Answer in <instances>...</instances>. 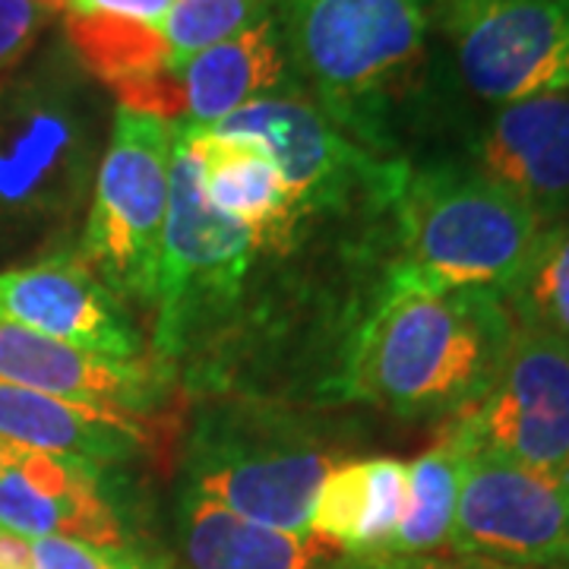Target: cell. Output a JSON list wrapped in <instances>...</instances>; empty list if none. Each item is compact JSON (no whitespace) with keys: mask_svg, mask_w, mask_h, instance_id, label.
Segmentation results:
<instances>
[{"mask_svg":"<svg viewBox=\"0 0 569 569\" xmlns=\"http://www.w3.org/2000/svg\"><path fill=\"white\" fill-rule=\"evenodd\" d=\"M272 7L276 0H171L164 20L159 22L171 70L206 48L269 20Z\"/></svg>","mask_w":569,"mask_h":569,"instance_id":"cell-24","label":"cell"},{"mask_svg":"<svg viewBox=\"0 0 569 569\" xmlns=\"http://www.w3.org/2000/svg\"><path fill=\"white\" fill-rule=\"evenodd\" d=\"M63 44L82 73L123 104L137 89L171 70L159 22L108 13H63Z\"/></svg>","mask_w":569,"mask_h":569,"instance_id":"cell-21","label":"cell"},{"mask_svg":"<svg viewBox=\"0 0 569 569\" xmlns=\"http://www.w3.org/2000/svg\"><path fill=\"white\" fill-rule=\"evenodd\" d=\"M339 462V430L310 415L212 402L187 433L183 488L266 529L310 531L317 490Z\"/></svg>","mask_w":569,"mask_h":569,"instance_id":"cell-4","label":"cell"},{"mask_svg":"<svg viewBox=\"0 0 569 569\" xmlns=\"http://www.w3.org/2000/svg\"><path fill=\"white\" fill-rule=\"evenodd\" d=\"M471 168L522 200L541 224L569 219V96L493 108L471 140Z\"/></svg>","mask_w":569,"mask_h":569,"instance_id":"cell-15","label":"cell"},{"mask_svg":"<svg viewBox=\"0 0 569 569\" xmlns=\"http://www.w3.org/2000/svg\"><path fill=\"white\" fill-rule=\"evenodd\" d=\"M0 440L36 452L77 456L104 468L133 459L142 449L146 427L140 418L63 402L0 380Z\"/></svg>","mask_w":569,"mask_h":569,"instance_id":"cell-19","label":"cell"},{"mask_svg":"<svg viewBox=\"0 0 569 569\" xmlns=\"http://www.w3.org/2000/svg\"><path fill=\"white\" fill-rule=\"evenodd\" d=\"M200 193L212 209L250 231L260 250H288L301 231L282 171L263 142L212 127H181Z\"/></svg>","mask_w":569,"mask_h":569,"instance_id":"cell-17","label":"cell"},{"mask_svg":"<svg viewBox=\"0 0 569 569\" xmlns=\"http://www.w3.org/2000/svg\"><path fill=\"white\" fill-rule=\"evenodd\" d=\"M433 22L478 102L569 96V0H437Z\"/></svg>","mask_w":569,"mask_h":569,"instance_id":"cell-9","label":"cell"},{"mask_svg":"<svg viewBox=\"0 0 569 569\" xmlns=\"http://www.w3.org/2000/svg\"><path fill=\"white\" fill-rule=\"evenodd\" d=\"M295 70L276 13L137 89L118 108L181 127H216L244 104L295 89Z\"/></svg>","mask_w":569,"mask_h":569,"instance_id":"cell-12","label":"cell"},{"mask_svg":"<svg viewBox=\"0 0 569 569\" xmlns=\"http://www.w3.org/2000/svg\"><path fill=\"white\" fill-rule=\"evenodd\" d=\"M471 449L466 430L447 421L443 437L408 466L406 509L383 557H427L447 548Z\"/></svg>","mask_w":569,"mask_h":569,"instance_id":"cell-22","label":"cell"},{"mask_svg":"<svg viewBox=\"0 0 569 569\" xmlns=\"http://www.w3.org/2000/svg\"><path fill=\"white\" fill-rule=\"evenodd\" d=\"M0 320L102 358L140 361L137 326L73 250L0 269Z\"/></svg>","mask_w":569,"mask_h":569,"instance_id":"cell-13","label":"cell"},{"mask_svg":"<svg viewBox=\"0 0 569 569\" xmlns=\"http://www.w3.org/2000/svg\"><path fill=\"white\" fill-rule=\"evenodd\" d=\"M396 212L399 260L389 282L415 291L507 288L541 234V219L471 164L411 168Z\"/></svg>","mask_w":569,"mask_h":569,"instance_id":"cell-5","label":"cell"},{"mask_svg":"<svg viewBox=\"0 0 569 569\" xmlns=\"http://www.w3.org/2000/svg\"><path fill=\"white\" fill-rule=\"evenodd\" d=\"M171 0H63L61 13H108L121 20L162 22Z\"/></svg>","mask_w":569,"mask_h":569,"instance_id":"cell-27","label":"cell"},{"mask_svg":"<svg viewBox=\"0 0 569 569\" xmlns=\"http://www.w3.org/2000/svg\"><path fill=\"white\" fill-rule=\"evenodd\" d=\"M250 231L206 203L197 168L174 123L171 200L156 288V351L164 365L183 361L234 313L253 263Z\"/></svg>","mask_w":569,"mask_h":569,"instance_id":"cell-7","label":"cell"},{"mask_svg":"<svg viewBox=\"0 0 569 569\" xmlns=\"http://www.w3.org/2000/svg\"><path fill=\"white\" fill-rule=\"evenodd\" d=\"M0 529L26 541L73 538L99 548H130L121 512L104 493V468L17 447L0 471Z\"/></svg>","mask_w":569,"mask_h":569,"instance_id":"cell-14","label":"cell"},{"mask_svg":"<svg viewBox=\"0 0 569 569\" xmlns=\"http://www.w3.org/2000/svg\"><path fill=\"white\" fill-rule=\"evenodd\" d=\"M408 466L392 456L342 459L317 490L310 531L361 557H383L406 509Z\"/></svg>","mask_w":569,"mask_h":569,"instance_id":"cell-20","label":"cell"},{"mask_svg":"<svg viewBox=\"0 0 569 569\" xmlns=\"http://www.w3.org/2000/svg\"><path fill=\"white\" fill-rule=\"evenodd\" d=\"M108 133L102 92L63 41L0 82V263H10L7 269L70 250Z\"/></svg>","mask_w":569,"mask_h":569,"instance_id":"cell-1","label":"cell"},{"mask_svg":"<svg viewBox=\"0 0 569 569\" xmlns=\"http://www.w3.org/2000/svg\"><path fill=\"white\" fill-rule=\"evenodd\" d=\"M36 569H164L133 548H99L73 538H39L32 541Z\"/></svg>","mask_w":569,"mask_h":569,"instance_id":"cell-26","label":"cell"},{"mask_svg":"<svg viewBox=\"0 0 569 569\" xmlns=\"http://www.w3.org/2000/svg\"><path fill=\"white\" fill-rule=\"evenodd\" d=\"M178 548L187 569H361V553L317 531L266 529L187 488L178 497Z\"/></svg>","mask_w":569,"mask_h":569,"instance_id":"cell-18","label":"cell"},{"mask_svg":"<svg viewBox=\"0 0 569 569\" xmlns=\"http://www.w3.org/2000/svg\"><path fill=\"white\" fill-rule=\"evenodd\" d=\"M361 569H516L497 567L485 560H466V557H361Z\"/></svg>","mask_w":569,"mask_h":569,"instance_id":"cell-28","label":"cell"},{"mask_svg":"<svg viewBox=\"0 0 569 569\" xmlns=\"http://www.w3.org/2000/svg\"><path fill=\"white\" fill-rule=\"evenodd\" d=\"M61 10H63V0H61Z\"/></svg>","mask_w":569,"mask_h":569,"instance_id":"cell-33","label":"cell"},{"mask_svg":"<svg viewBox=\"0 0 569 569\" xmlns=\"http://www.w3.org/2000/svg\"><path fill=\"white\" fill-rule=\"evenodd\" d=\"M44 3H48V7H51L54 13H61V0H44Z\"/></svg>","mask_w":569,"mask_h":569,"instance_id":"cell-31","label":"cell"},{"mask_svg":"<svg viewBox=\"0 0 569 569\" xmlns=\"http://www.w3.org/2000/svg\"><path fill=\"white\" fill-rule=\"evenodd\" d=\"M563 490H567V512H569V471L563 475Z\"/></svg>","mask_w":569,"mask_h":569,"instance_id":"cell-32","label":"cell"},{"mask_svg":"<svg viewBox=\"0 0 569 569\" xmlns=\"http://www.w3.org/2000/svg\"><path fill=\"white\" fill-rule=\"evenodd\" d=\"M437 0H279L291 70L326 118L392 159V118L427 54Z\"/></svg>","mask_w":569,"mask_h":569,"instance_id":"cell-3","label":"cell"},{"mask_svg":"<svg viewBox=\"0 0 569 569\" xmlns=\"http://www.w3.org/2000/svg\"><path fill=\"white\" fill-rule=\"evenodd\" d=\"M0 569H36L32 563V541L13 531L0 529Z\"/></svg>","mask_w":569,"mask_h":569,"instance_id":"cell-29","label":"cell"},{"mask_svg":"<svg viewBox=\"0 0 569 569\" xmlns=\"http://www.w3.org/2000/svg\"><path fill=\"white\" fill-rule=\"evenodd\" d=\"M500 298L512 323L569 346V219L541 228L529 260Z\"/></svg>","mask_w":569,"mask_h":569,"instance_id":"cell-23","label":"cell"},{"mask_svg":"<svg viewBox=\"0 0 569 569\" xmlns=\"http://www.w3.org/2000/svg\"><path fill=\"white\" fill-rule=\"evenodd\" d=\"M447 548L456 557L497 567H569L563 478L471 449Z\"/></svg>","mask_w":569,"mask_h":569,"instance_id":"cell-10","label":"cell"},{"mask_svg":"<svg viewBox=\"0 0 569 569\" xmlns=\"http://www.w3.org/2000/svg\"><path fill=\"white\" fill-rule=\"evenodd\" d=\"M516 323L500 291H415L387 284L348 348L339 396L406 418H456L503 365Z\"/></svg>","mask_w":569,"mask_h":569,"instance_id":"cell-2","label":"cell"},{"mask_svg":"<svg viewBox=\"0 0 569 569\" xmlns=\"http://www.w3.org/2000/svg\"><path fill=\"white\" fill-rule=\"evenodd\" d=\"M13 456H17V447H13V443H3V440H0V471H3V468L13 462Z\"/></svg>","mask_w":569,"mask_h":569,"instance_id":"cell-30","label":"cell"},{"mask_svg":"<svg viewBox=\"0 0 569 569\" xmlns=\"http://www.w3.org/2000/svg\"><path fill=\"white\" fill-rule=\"evenodd\" d=\"M212 130L244 133L263 142L282 171L301 222L358 206L392 209L411 171L402 156L389 159L358 146L298 89L244 104Z\"/></svg>","mask_w":569,"mask_h":569,"instance_id":"cell-8","label":"cell"},{"mask_svg":"<svg viewBox=\"0 0 569 569\" xmlns=\"http://www.w3.org/2000/svg\"><path fill=\"white\" fill-rule=\"evenodd\" d=\"M174 123L114 108L77 257L118 298L156 307Z\"/></svg>","mask_w":569,"mask_h":569,"instance_id":"cell-6","label":"cell"},{"mask_svg":"<svg viewBox=\"0 0 569 569\" xmlns=\"http://www.w3.org/2000/svg\"><path fill=\"white\" fill-rule=\"evenodd\" d=\"M449 421L466 430L475 449L563 478L569 471V346L516 326L488 392Z\"/></svg>","mask_w":569,"mask_h":569,"instance_id":"cell-11","label":"cell"},{"mask_svg":"<svg viewBox=\"0 0 569 569\" xmlns=\"http://www.w3.org/2000/svg\"><path fill=\"white\" fill-rule=\"evenodd\" d=\"M54 20L44 0H0V82L17 73Z\"/></svg>","mask_w":569,"mask_h":569,"instance_id":"cell-25","label":"cell"},{"mask_svg":"<svg viewBox=\"0 0 569 569\" xmlns=\"http://www.w3.org/2000/svg\"><path fill=\"white\" fill-rule=\"evenodd\" d=\"M0 380L63 402L140 418L164 399V370L118 361L0 320Z\"/></svg>","mask_w":569,"mask_h":569,"instance_id":"cell-16","label":"cell"}]
</instances>
